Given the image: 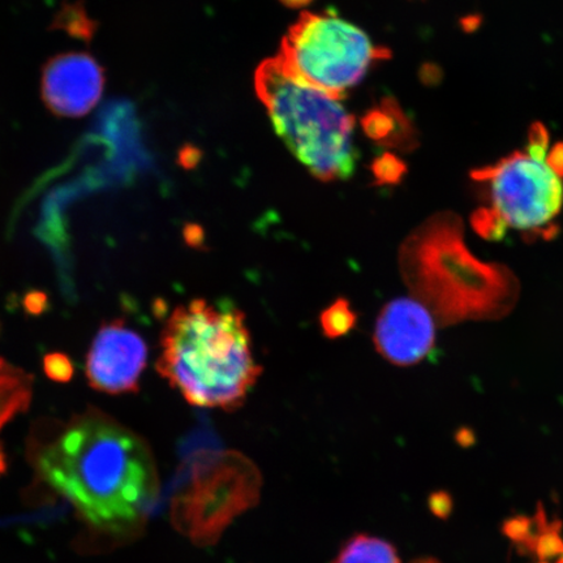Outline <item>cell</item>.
I'll return each instance as SVG.
<instances>
[{"label": "cell", "mask_w": 563, "mask_h": 563, "mask_svg": "<svg viewBox=\"0 0 563 563\" xmlns=\"http://www.w3.org/2000/svg\"><path fill=\"white\" fill-rule=\"evenodd\" d=\"M391 52L372 44L367 33L333 13H301L282 41L277 58L302 82L343 100L376 63Z\"/></svg>", "instance_id": "cell-4"}, {"label": "cell", "mask_w": 563, "mask_h": 563, "mask_svg": "<svg viewBox=\"0 0 563 563\" xmlns=\"http://www.w3.org/2000/svg\"><path fill=\"white\" fill-rule=\"evenodd\" d=\"M371 170L375 175L377 185H394L402 178L406 173V165L394 154L386 153L373 161Z\"/></svg>", "instance_id": "cell-14"}, {"label": "cell", "mask_w": 563, "mask_h": 563, "mask_svg": "<svg viewBox=\"0 0 563 563\" xmlns=\"http://www.w3.org/2000/svg\"><path fill=\"white\" fill-rule=\"evenodd\" d=\"M411 563H441V562H439L438 560H433V559H420V560L413 561Z\"/></svg>", "instance_id": "cell-25"}, {"label": "cell", "mask_w": 563, "mask_h": 563, "mask_svg": "<svg viewBox=\"0 0 563 563\" xmlns=\"http://www.w3.org/2000/svg\"><path fill=\"white\" fill-rule=\"evenodd\" d=\"M334 563H400L397 549L387 541L357 534L338 553Z\"/></svg>", "instance_id": "cell-12"}, {"label": "cell", "mask_w": 563, "mask_h": 563, "mask_svg": "<svg viewBox=\"0 0 563 563\" xmlns=\"http://www.w3.org/2000/svg\"><path fill=\"white\" fill-rule=\"evenodd\" d=\"M438 323L418 298L394 299L379 312L375 329V346L387 362L410 367L431 354Z\"/></svg>", "instance_id": "cell-8"}, {"label": "cell", "mask_w": 563, "mask_h": 563, "mask_svg": "<svg viewBox=\"0 0 563 563\" xmlns=\"http://www.w3.org/2000/svg\"><path fill=\"white\" fill-rule=\"evenodd\" d=\"M320 323L323 334L340 338L355 328L356 314L346 299H338L321 313Z\"/></svg>", "instance_id": "cell-13"}, {"label": "cell", "mask_w": 563, "mask_h": 563, "mask_svg": "<svg viewBox=\"0 0 563 563\" xmlns=\"http://www.w3.org/2000/svg\"><path fill=\"white\" fill-rule=\"evenodd\" d=\"M146 362L147 346L143 336L123 320L106 322L87 355L88 382L93 389L111 396L135 393Z\"/></svg>", "instance_id": "cell-7"}, {"label": "cell", "mask_w": 563, "mask_h": 563, "mask_svg": "<svg viewBox=\"0 0 563 563\" xmlns=\"http://www.w3.org/2000/svg\"><path fill=\"white\" fill-rule=\"evenodd\" d=\"M23 306L25 308L26 313L33 316H40L46 312L48 308V298L45 292L42 291H31L27 292L23 300Z\"/></svg>", "instance_id": "cell-18"}, {"label": "cell", "mask_w": 563, "mask_h": 563, "mask_svg": "<svg viewBox=\"0 0 563 563\" xmlns=\"http://www.w3.org/2000/svg\"><path fill=\"white\" fill-rule=\"evenodd\" d=\"M34 466L84 522L104 532H135L158 495L146 442L96 408L63 426Z\"/></svg>", "instance_id": "cell-1"}, {"label": "cell", "mask_w": 563, "mask_h": 563, "mask_svg": "<svg viewBox=\"0 0 563 563\" xmlns=\"http://www.w3.org/2000/svg\"><path fill=\"white\" fill-rule=\"evenodd\" d=\"M200 159V152L196 147L188 146L180 153L181 164L186 167H194Z\"/></svg>", "instance_id": "cell-21"}, {"label": "cell", "mask_w": 563, "mask_h": 563, "mask_svg": "<svg viewBox=\"0 0 563 563\" xmlns=\"http://www.w3.org/2000/svg\"><path fill=\"white\" fill-rule=\"evenodd\" d=\"M280 2L287 7H291V9H300V7L311 3L312 0H280Z\"/></svg>", "instance_id": "cell-23"}, {"label": "cell", "mask_w": 563, "mask_h": 563, "mask_svg": "<svg viewBox=\"0 0 563 563\" xmlns=\"http://www.w3.org/2000/svg\"><path fill=\"white\" fill-rule=\"evenodd\" d=\"M474 178L487 183L493 213L511 230H544L562 211L563 176L553 170L547 156L514 152L475 172Z\"/></svg>", "instance_id": "cell-6"}, {"label": "cell", "mask_w": 563, "mask_h": 563, "mask_svg": "<svg viewBox=\"0 0 563 563\" xmlns=\"http://www.w3.org/2000/svg\"><path fill=\"white\" fill-rule=\"evenodd\" d=\"M161 349L159 375L192 406L234 410L262 375L245 316L229 302L195 299L175 308Z\"/></svg>", "instance_id": "cell-2"}, {"label": "cell", "mask_w": 563, "mask_h": 563, "mask_svg": "<svg viewBox=\"0 0 563 563\" xmlns=\"http://www.w3.org/2000/svg\"><path fill=\"white\" fill-rule=\"evenodd\" d=\"M63 27H67V31L74 35H81V37H90L95 31L93 23L87 19L86 12L76 11L73 9L62 13Z\"/></svg>", "instance_id": "cell-16"}, {"label": "cell", "mask_w": 563, "mask_h": 563, "mask_svg": "<svg viewBox=\"0 0 563 563\" xmlns=\"http://www.w3.org/2000/svg\"><path fill=\"white\" fill-rule=\"evenodd\" d=\"M547 161L555 173L563 176V143H559L553 146V150L549 153Z\"/></svg>", "instance_id": "cell-20"}, {"label": "cell", "mask_w": 563, "mask_h": 563, "mask_svg": "<svg viewBox=\"0 0 563 563\" xmlns=\"http://www.w3.org/2000/svg\"><path fill=\"white\" fill-rule=\"evenodd\" d=\"M365 135L378 145L411 151L417 146V130L396 100L384 98L382 104L365 112L362 119Z\"/></svg>", "instance_id": "cell-10"}, {"label": "cell", "mask_w": 563, "mask_h": 563, "mask_svg": "<svg viewBox=\"0 0 563 563\" xmlns=\"http://www.w3.org/2000/svg\"><path fill=\"white\" fill-rule=\"evenodd\" d=\"M260 490L262 476L249 457L235 452L209 454L176 493L173 523L194 543L213 544L232 520L258 501Z\"/></svg>", "instance_id": "cell-5"}, {"label": "cell", "mask_w": 563, "mask_h": 563, "mask_svg": "<svg viewBox=\"0 0 563 563\" xmlns=\"http://www.w3.org/2000/svg\"><path fill=\"white\" fill-rule=\"evenodd\" d=\"M255 87L274 130L316 179L351 178L357 159L355 118L341 100L295 79L278 58L260 65Z\"/></svg>", "instance_id": "cell-3"}, {"label": "cell", "mask_w": 563, "mask_h": 563, "mask_svg": "<svg viewBox=\"0 0 563 563\" xmlns=\"http://www.w3.org/2000/svg\"><path fill=\"white\" fill-rule=\"evenodd\" d=\"M45 375L55 383H69L75 375L73 362L62 352H53L44 357Z\"/></svg>", "instance_id": "cell-15"}, {"label": "cell", "mask_w": 563, "mask_h": 563, "mask_svg": "<svg viewBox=\"0 0 563 563\" xmlns=\"http://www.w3.org/2000/svg\"><path fill=\"white\" fill-rule=\"evenodd\" d=\"M549 145V133L544 124L533 123L528 135L527 151L538 156H547Z\"/></svg>", "instance_id": "cell-17"}, {"label": "cell", "mask_w": 563, "mask_h": 563, "mask_svg": "<svg viewBox=\"0 0 563 563\" xmlns=\"http://www.w3.org/2000/svg\"><path fill=\"white\" fill-rule=\"evenodd\" d=\"M103 89L104 69L87 53L56 55L42 70V100L58 117L89 114Z\"/></svg>", "instance_id": "cell-9"}, {"label": "cell", "mask_w": 563, "mask_h": 563, "mask_svg": "<svg viewBox=\"0 0 563 563\" xmlns=\"http://www.w3.org/2000/svg\"><path fill=\"white\" fill-rule=\"evenodd\" d=\"M482 24V19L473 15L462 20L463 30L466 32H474Z\"/></svg>", "instance_id": "cell-22"}, {"label": "cell", "mask_w": 563, "mask_h": 563, "mask_svg": "<svg viewBox=\"0 0 563 563\" xmlns=\"http://www.w3.org/2000/svg\"><path fill=\"white\" fill-rule=\"evenodd\" d=\"M32 394V376L0 358V431L30 408Z\"/></svg>", "instance_id": "cell-11"}, {"label": "cell", "mask_w": 563, "mask_h": 563, "mask_svg": "<svg viewBox=\"0 0 563 563\" xmlns=\"http://www.w3.org/2000/svg\"><path fill=\"white\" fill-rule=\"evenodd\" d=\"M443 77L442 69L433 63H427L420 69V79L426 86H438Z\"/></svg>", "instance_id": "cell-19"}, {"label": "cell", "mask_w": 563, "mask_h": 563, "mask_svg": "<svg viewBox=\"0 0 563 563\" xmlns=\"http://www.w3.org/2000/svg\"><path fill=\"white\" fill-rule=\"evenodd\" d=\"M7 471V460L3 453L2 446H0V475H3Z\"/></svg>", "instance_id": "cell-24"}]
</instances>
